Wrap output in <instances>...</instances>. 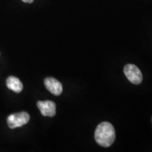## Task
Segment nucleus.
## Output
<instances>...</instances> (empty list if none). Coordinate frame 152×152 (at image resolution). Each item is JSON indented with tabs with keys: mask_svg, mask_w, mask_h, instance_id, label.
I'll list each match as a JSON object with an SVG mask.
<instances>
[{
	"mask_svg": "<svg viewBox=\"0 0 152 152\" xmlns=\"http://www.w3.org/2000/svg\"><path fill=\"white\" fill-rule=\"evenodd\" d=\"M95 141L103 147H109L115 141L114 127L109 122H103L96 127L94 133Z\"/></svg>",
	"mask_w": 152,
	"mask_h": 152,
	"instance_id": "1",
	"label": "nucleus"
},
{
	"mask_svg": "<svg viewBox=\"0 0 152 152\" xmlns=\"http://www.w3.org/2000/svg\"><path fill=\"white\" fill-rule=\"evenodd\" d=\"M29 121V114L26 112H20L9 115L7 118V124L11 129H14L27 124Z\"/></svg>",
	"mask_w": 152,
	"mask_h": 152,
	"instance_id": "2",
	"label": "nucleus"
},
{
	"mask_svg": "<svg viewBox=\"0 0 152 152\" xmlns=\"http://www.w3.org/2000/svg\"><path fill=\"white\" fill-rule=\"evenodd\" d=\"M124 73L128 80L134 85L140 84L143 80L141 71L134 64H127L124 67Z\"/></svg>",
	"mask_w": 152,
	"mask_h": 152,
	"instance_id": "3",
	"label": "nucleus"
},
{
	"mask_svg": "<svg viewBox=\"0 0 152 152\" xmlns=\"http://www.w3.org/2000/svg\"><path fill=\"white\" fill-rule=\"evenodd\" d=\"M38 109L44 116L53 117L56 114V104L52 101H39L37 103Z\"/></svg>",
	"mask_w": 152,
	"mask_h": 152,
	"instance_id": "4",
	"label": "nucleus"
},
{
	"mask_svg": "<svg viewBox=\"0 0 152 152\" xmlns=\"http://www.w3.org/2000/svg\"><path fill=\"white\" fill-rule=\"evenodd\" d=\"M45 85L52 94L58 96L62 93L63 87L61 83L54 77H47L45 80Z\"/></svg>",
	"mask_w": 152,
	"mask_h": 152,
	"instance_id": "5",
	"label": "nucleus"
},
{
	"mask_svg": "<svg viewBox=\"0 0 152 152\" xmlns=\"http://www.w3.org/2000/svg\"><path fill=\"white\" fill-rule=\"evenodd\" d=\"M7 85L9 90L16 93H20L23 90V85L20 80L14 76H10L7 80Z\"/></svg>",
	"mask_w": 152,
	"mask_h": 152,
	"instance_id": "6",
	"label": "nucleus"
},
{
	"mask_svg": "<svg viewBox=\"0 0 152 152\" xmlns=\"http://www.w3.org/2000/svg\"><path fill=\"white\" fill-rule=\"evenodd\" d=\"M25 3H33V1H34V0H22Z\"/></svg>",
	"mask_w": 152,
	"mask_h": 152,
	"instance_id": "7",
	"label": "nucleus"
}]
</instances>
